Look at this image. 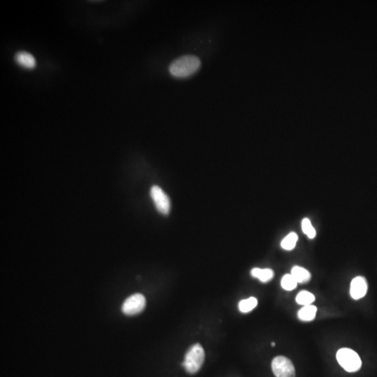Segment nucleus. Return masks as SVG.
I'll list each match as a JSON object with an SVG mask.
<instances>
[{"label":"nucleus","instance_id":"nucleus-1","mask_svg":"<svg viewBox=\"0 0 377 377\" xmlns=\"http://www.w3.org/2000/svg\"><path fill=\"white\" fill-rule=\"evenodd\" d=\"M201 61L197 56L187 55L175 59L169 66V72L174 77L185 79L197 72Z\"/></svg>","mask_w":377,"mask_h":377},{"label":"nucleus","instance_id":"nucleus-2","mask_svg":"<svg viewBox=\"0 0 377 377\" xmlns=\"http://www.w3.org/2000/svg\"><path fill=\"white\" fill-rule=\"evenodd\" d=\"M205 360V351L200 344H195L189 348L182 363L187 373L194 375L202 368Z\"/></svg>","mask_w":377,"mask_h":377},{"label":"nucleus","instance_id":"nucleus-3","mask_svg":"<svg viewBox=\"0 0 377 377\" xmlns=\"http://www.w3.org/2000/svg\"><path fill=\"white\" fill-rule=\"evenodd\" d=\"M336 356L339 364L348 373H355L361 368L362 361L359 355L351 348H341Z\"/></svg>","mask_w":377,"mask_h":377},{"label":"nucleus","instance_id":"nucleus-4","mask_svg":"<svg viewBox=\"0 0 377 377\" xmlns=\"http://www.w3.org/2000/svg\"><path fill=\"white\" fill-rule=\"evenodd\" d=\"M146 299L141 293H135L128 297L122 304V311L128 316L138 315L145 309Z\"/></svg>","mask_w":377,"mask_h":377},{"label":"nucleus","instance_id":"nucleus-5","mask_svg":"<svg viewBox=\"0 0 377 377\" xmlns=\"http://www.w3.org/2000/svg\"><path fill=\"white\" fill-rule=\"evenodd\" d=\"M272 370L276 377H295L294 365L287 357H275L272 362Z\"/></svg>","mask_w":377,"mask_h":377},{"label":"nucleus","instance_id":"nucleus-6","mask_svg":"<svg viewBox=\"0 0 377 377\" xmlns=\"http://www.w3.org/2000/svg\"><path fill=\"white\" fill-rule=\"evenodd\" d=\"M150 197L156 208L163 215H168L171 210V202L167 194L158 186H152L150 189Z\"/></svg>","mask_w":377,"mask_h":377},{"label":"nucleus","instance_id":"nucleus-7","mask_svg":"<svg viewBox=\"0 0 377 377\" xmlns=\"http://www.w3.org/2000/svg\"><path fill=\"white\" fill-rule=\"evenodd\" d=\"M368 282L363 277H356L351 281L350 294L354 300H359L366 295L368 291Z\"/></svg>","mask_w":377,"mask_h":377},{"label":"nucleus","instance_id":"nucleus-8","mask_svg":"<svg viewBox=\"0 0 377 377\" xmlns=\"http://www.w3.org/2000/svg\"><path fill=\"white\" fill-rule=\"evenodd\" d=\"M15 61L21 67L27 69H33L36 67L35 58L29 53L20 51L15 55Z\"/></svg>","mask_w":377,"mask_h":377},{"label":"nucleus","instance_id":"nucleus-9","mask_svg":"<svg viewBox=\"0 0 377 377\" xmlns=\"http://www.w3.org/2000/svg\"><path fill=\"white\" fill-rule=\"evenodd\" d=\"M251 275L261 282L266 283L274 277V271L270 268L261 269L255 268L251 270Z\"/></svg>","mask_w":377,"mask_h":377},{"label":"nucleus","instance_id":"nucleus-10","mask_svg":"<svg viewBox=\"0 0 377 377\" xmlns=\"http://www.w3.org/2000/svg\"><path fill=\"white\" fill-rule=\"evenodd\" d=\"M290 274L298 283H307L311 280V274L303 267L294 266Z\"/></svg>","mask_w":377,"mask_h":377},{"label":"nucleus","instance_id":"nucleus-11","mask_svg":"<svg viewBox=\"0 0 377 377\" xmlns=\"http://www.w3.org/2000/svg\"><path fill=\"white\" fill-rule=\"evenodd\" d=\"M317 312V307L314 305H307L300 309L298 312V318L303 321H311L315 319Z\"/></svg>","mask_w":377,"mask_h":377},{"label":"nucleus","instance_id":"nucleus-12","mask_svg":"<svg viewBox=\"0 0 377 377\" xmlns=\"http://www.w3.org/2000/svg\"><path fill=\"white\" fill-rule=\"evenodd\" d=\"M298 240V236L295 232H290L282 240V242H281V246L285 250L290 251L293 250L295 246H296Z\"/></svg>","mask_w":377,"mask_h":377},{"label":"nucleus","instance_id":"nucleus-13","mask_svg":"<svg viewBox=\"0 0 377 377\" xmlns=\"http://www.w3.org/2000/svg\"><path fill=\"white\" fill-rule=\"evenodd\" d=\"M257 305H258L257 299L255 297H250L245 300H242L238 304V308L242 313H248L253 310Z\"/></svg>","mask_w":377,"mask_h":377},{"label":"nucleus","instance_id":"nucleus-14","mask_svg":"<svg viewBox=\"0 0 377 377\" xmlns=\"http://www.w3.org/2000/svg\"><path fill=\"white\" fill-rule=\"evenodd\" d=\"M295 300H296L297 303L299 304V305L307 306V305H312L315 302V297L310 292L307 291V290H303V291H300L297 295Z\"/></svg>","mask_w":377,"mask_h":377},{"label":"nucleus","instance_id":"nucleus-15","mask_svg":"<svg viewBox=\"0 0 377 377\" xmlns=\"http://www.w3.org/2000/svg\"><path fill=\"white\" fill-rule=\"evenodd\" d=\"M281 285L284 290L290 291V290H293L296 288L298 282L292 276L291 274H287L282 277Z\"/></svg>","mask_w":377,"mask_h":377},{"label":"nucleus","instance_id":"nucleus-16","mask_svg":"<svg viewBox=\"0 0 377 377\" xmlns=\"http://www.w3.org/2000/svg\"><path fill=\"white\" fill-rule=\"evenodd\" d=\"M302 230L310 239L315 238L317 235L316 230L314 228L310 219L305 218L302 221Z\"/></svg>","mask_w":377,"mask_h":377},{"label":"nucleus","instance_id":"nucleus-17","mask_svg":"<svg viewBox=\"0 0 377 377\" xmlns=\"http://www.w3.org/2000/svg\"><path fill=\"white\" fill-rule=\"evenodd\" d=\"M271 345H272V347H275V342H272Z\"/></svg>","mask_w":377,"mask_h":377}]
</instances>
